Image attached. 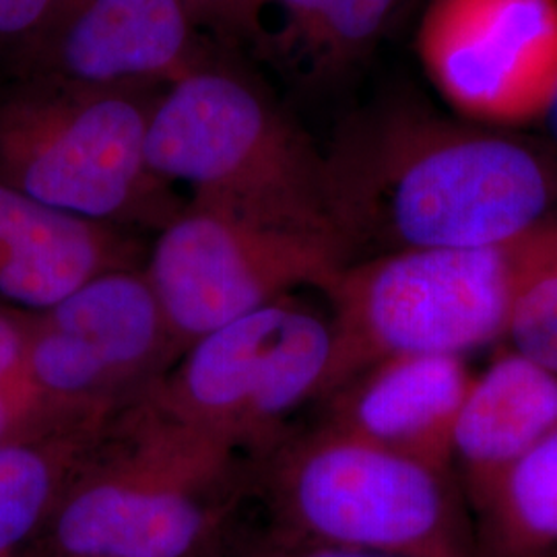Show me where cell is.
<instances>
[{
    "instance_id": "obj_2",
    "label": "cell",
    "mask_w": 557,
    "mask_h": 557,
    "mask_svg": "<svg viewBox=\"0 0 557 557\" xmlns=\"http://www.w3.org/2000/svg\"><path fill=\"white\" fill-rule=\"evenodd\" d=\"M147 391L114 413L62 490L46 522L57 556L197 557L238 494L244 457Z\"/></svg>"
},
{
    "instance_id": "obj_20",
    "label": "cell",
    "mask_w": 557,
    "mask_h": 557,
    "mask_svg": "<svg viewBox=\"0 0 557 557\" xmlns=\"http://www.w3.org/2000/svg\"><path fill=\"white\" fill-rule=\"evenodd\" d=\"M197 27L248 40L262 36L260 17L269 0H180Z\"/></svg>"
},
{
    "instance_id": "obj_23",
    "label": "cell",
    "mask_w": 557,
    "mask_h": 557,
    "mask_svg": "<svg viewBox=\"0 0 557 557\" xmlns=\"http://www.w3.org/2000/svg\"><path fill=\"white\" fill-rule=\"evenodd\" d=\"M257 557H405L379 552H361V549H343V547H326L314 543H301L278 539L273 545L264 547Z\"/></svg>"
},
{
    "instance_id": "obj_18",
    "label": "cell",
    "mask_w": 557,
    "mask_h": 557,
    "mask_svg": "<svg viewBox=\"0 0 557 557\" xmlns=\"http://www.w3.org/2000/svg\"><path fill=\"white\" fill-rule=\"evenodd\" d=\"M403 0H329L304 57L317 75H338L366 59L397 17Z\"/></svg>"
},
{
    "instance_id": "obj_9",
    "label": "cell",
    "mask_w": 557,
    "mask_h": 557,
    "mask_svg": "<svg viewBox=\"0 0 557 557\" xmlns=\"http://www.w3.org/2000/svg\"><path fill=\"white\" fill-rule=\"evenodd\" d=\"M143 267L101 273L27 317V368L64 425L114 416L178 358Z\"/></svg>"
},
{
    "instance_id": "obj_6",
    "label": "cell",
    "mask_w": 557,
    "mask_h": 557,
    "mask_svg": "<svg viewBox=\"0 0 557 557\" xmlns=\"http://www.w3.org/2000/svg\"><path fill=\"white\" fill-rule=\"evenodd\" d=\"M281 539L405 557H481L453 471L320 421L257 462Z\"/></svg>"
},
{
    "instance_id": "obj_15",
    "label": "cell",
    "mask_w": 557,
    "mask_h": 557,
    "mask_svg": "<svg viewBox=\"0 0 557 557\" xmlns=\"http://www.w3.org/2000/svg\"><path fill=\"white\" fill-rule=\"evenodd\" d=\"M481 557H557V430L471 510Z\"/></svg>"
},
{
    "instance_id": "obj_12",
    "label": "cell",
    "mask_w": 557,
    "mask_h": 557,
    "mask_svg": "<svg viewBox=\"0 0 557 557\" xmlns=\"http://www.w3.org/2000/svg\"><path fill=\"white\" fill-rule=\"evenodd\" d=\"M473 374L465 356L405 354L380 359L320 400V421L453 471V430Z\"/></svg>"
},
{
    "instance_id": "obj_4",
    "label": "cell",
    "mask_w": 557,
    "mask_h": 557,
    "mask_svg": "<svg viewBox=\"0 0 557 557\" xmlns=\"http://www.w3.org/2000/svg\"><path fill=\"white\" fill-rule=\"evenodd\" d=\"M147 160L172 186L190 188L193 207L341 244L324 151L236 71L205 64L168 87L153 108Z\"/></svg>"
},
{
    "instance_id": "obj_19",
    "label": "cell",
    "mask_w": 557,
    "mask_h": 557,
    "mask_svg": "<svg viewBox=\"0 0 557 557\" xmlns=\"http://www.w3.org/2000/svg\"><path fill=\"white\" fill-rule=\"evenodd\" d=\"M504 343L557 372V262L524 292Z\"/></svg>"
},
{
    "instance_id": "obj_14",
    "label": "cell",
    "mask_w": 557,
    "mask_h": 557,
    "mask_svg": "<svg viewBox=\"0 0 557 557\" xmlns=\"http://www.w3.org/2000/svg\"><path fill=\"white\" fill-rule=\"evenodd\" d=\"M462 398L450 467L469 510L557 430V372L508 343L494 347Z\"/></svg>"
},
{
    "instance_id": "obj_17",
    "label": "cell",
    "mask_w": 557,
    "mask_h": 557,
    "mask_svg": "<svg viewBox=\"0 0 557 557\" xmlns=\"http://www.w3.org/2000/svg\"><path fill=\"white\" fill-rule=\"evenodd\" d=\"M27 312L0 308V444L79 425H64L52 418L34 386L27 368Z\"/></svg>"
},
{
    "instance_id": "obj_5",
    "label": "cell",
    "mask_w": 557,
    "mask_h": 557,
    "mask_svg": "<svg viewBox=\"0 0 557 557\" xmlns=\"http://www.w3.org/2000/svg\"><path fill=\"white\" fill-rule=\"evenodd\" d=\"M160 96L11 81L0 89V182L81 220L160 232L186 207L147 160Z\"/></svg>"
},
{
    "instance_id": "obj_24",
    "label": "cell",
    "mask_w": 557,
    "mask_h": 557,
    "mask_svg": "<svg viewBox=\"0 0 557 557\" xmlns=\"http://www.w3.org/2000/svg\"><path fill=\"white\" fill-rule=\"evenodd\" d=\"M539 126L543 128V139L547 140L549 145H554L557 149V96L554 103L549 106L547 114L539 122Z\"/></svg>"
},
{
    "instance_id": "obj_7",
    "label": "cell",
    "mask_w": 557,
    "mask_h": 557,
    "mask_svg": "<svg viewBox=\"0 0 557 557\" xmlns=\"http://www.w3.org/2000/svg\"><path fill=\"white\" fill-rule=\"evenodd\" d=\"M335 329L298 294L190 343L147 391L170 418L255 465L289 432V418L329 393Z\"/></svg>"
},
{
    "instance_id": "obj_11",
    "label": "cell",
    "mask_w": 557,
    "mask_h": 557,
    "mask_svg": "<svg viewBox=\"0 0 557 557\" xmlns=\"http://www.w3.org/2000/svg\"><path fill=\"white\" fill-rule=\"evenodd\" d=\"M205 64L180 0H59L7 69L13 79L156 89Z\"/></svg>"
},
{
    "instance_id": "obj_22",
    "label": "cell",
    "mask_w": 557,
    "mask_h": 557,
    "mask_svg": "<svg viewBox=\"0 0 557 557\" xmlns=\"http://www.w3.org/2000/svg\"><path fill=\"white\" fill-rule=\"evenodd\" d=\"M271 2L277 4L283 15V27L271 40V46H275L273 50L281 54L299 52L304 57L329 0H269V4Z\"/></svg>"
},
{
    "instance_id": "obj_16",
    "label": "cell",
    "mask_w": 557,
    "mask_h": 557,
    "mask_svg": "<svg viewBox=\"0 0 557 557\" xmlns=\"http://www.w3.org/2000/svg\"><path fill=\"white\" fill-rule=\"evenodd\" d=\"M112 418L0 444V557L48 522L69 479Z\"/></svg>"
},
{
    "instance_id": "obj_21",
    "label": "cell",
    "mask_w": 557,
    "mask_h": 557,
    "mask_svg": "<svg viewBox=\"0 0 557 557\" xmlns=\"http://www.w3.org/2000/svg\"><path fill=\"white\" fill-rule=\"evenodd\" d=\"M59 0H0V62H9L36 36Z\"/></svg>"
},
{
    "instance_id": "obj_3",
    "label": "cell",
    "mask_w": 557,
    "mask_h": 557,
    "mask_svg": "<svg viewBox=\"0 0 557 557\" xmlns=\"http://www.w3.org/2000/svg\"><path fill=\"white\" fill-rule=\"evenodd\" d=\"M556 262L557 221L485 246L347 262L320 292L335 329L326 395L380 359L498 347L524 292Z\"/></svg>"
},
{
    "instance_id": "obj_8",
    "label": "cell",
    "mask_w": 557,
    "mask_h": 557,
    "mask_svg": "<svg viewBox=\"0 0 557 557\" xmlns=\"http://www.w3.org/2000/svg\"><path fill=\"white\" fill-rule=\"evenodd\" d=\"M347 255L337 239L262 227L186 202L143 264L178 354L250 312L322 292Z\"/></svg>"
},
{
    "instance_id": "obj_1",
    "label": "cell",
    "mask_w": 557,
    "mask_h": 557,
    "mask_svg": "<svg viewBox=\"0 0 557 557\" xmlns=\"http://www.w3.org/2000/svg\"><path fill=\"white\" fill-rule=\"evenodd\" d=\"M329 199L347 262L473 248L557 221V149L391 94L338 126Z\"/></svg>"
},
{
    "instance_id": "obj_10",
    "label": "cell",
    "mask_w": 557,
    "mask_h": 557,
    "mask_svg": "<svg viewBox=\"0 0 557 557\" xmlns=\"http://www.w3.org/2000/svg\"><path fill=\"white\" fill-rule=\"evenodd\" d=\"M416 54L458 119L539 126L557 96V0H428Z\"/></svg>"
},
{
    "instance_id": "obj_13",
    "label": "cell",
    "mask_w": 557,
    "mask_h": 557,
    "mask_svg": "<svg viewBox=\"0 0 557 557\" xmlns=\"http://www.w3.org/2000/svg\"><path fill=\"white\" fill-rule=\"evenodd\" d=\"M124 230L81 220L0 182V308L38 314L101 273L139 267Z\"/></svg>"
}]
</instances>
